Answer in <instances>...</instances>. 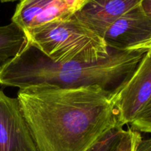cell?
Masks as SVG:
<instances>
[{
    "label": "cell",
    "mask_w": 151,
    "mask_h": 151,
    "mask_svg": "<svg viewBox=\"0 0 151 151\" xmlns=\"http://www.w3.org/2000/svg\"><path fill=\"white\" fill-rule=\"evenodd\" d=\"M17 99L38 151H87L124 126L116 95L98 86H34L19 89Z\"/></svg>",
    "instance_id": "6da1fadb"
},
{
    "label": "cell",
    "mask_w": 151,
    "mask_h": 151,
    "mask_svg": "<svg viewBox=\"0 0 151 151\" xmlns=\"http://www.w3.org/2000/svg\"><path fill=\"white\" fill-rule=\"evenodd\" d=\"M147 52L109 48L108 57L91 63L55 62L27 41L16 57L0 65V85L78 88L98 86L116 95L131 79Z\"/></svg>",
    "instance_id": "7a4b0ae2"
},
{
    "label": "cell",
    "mask_w": 151,
    "mask_h": 151,
    "mask_svg": "<svg viewBox=\"0 0 151 151\" xmlns=\"http://www.w3.org/2000/svg\"><path fill=\"white\" fill-rule=\"evenodd\" d=\"M27 41L55 62L91 63L108 57L101 36L75 16L25 31Z\"/></svg>",
    "instance_id": "3957f363"
},
{
    "label": "cell",
    "mask_w": 151,
    "mask_h": 151,
    "mask_svg": "<svg viewBox=\"0 0 151 151\" xmlns=\"http://www.w3.org/2000/svg\"><path fill=\"white\" fill-rule=\"evenodd\" d=\"M84 0H20L12 22L28 31L50 22L72 17Z\"/></svg>",
    "instance_id": "277c9868"
},
{
    "label": "cell",
    "mask_w": 151,
    "mask_h": 151,
    "mask_svg": "<svg viewBox=\"0 0 151 151\" xmlns=\"http://www.w3.org/2000/svg\"><path fill=\"white\" fill-rule=\"evenodd\" d=\"M0 151H38L19 100L0 90Z\"/></svg>",
    "instance_id": "5b68a950"
},
{
    "label": "cell",
    "mask_w": 151,
    "mask_h": 151,
    "mask_svg": "<svg viewBox=\"0 0 151 151\" xmlns=\"http://www.w3.org/2000/svg\"><path fill=\"white\" fill-rule=\"evenodd\" d=\"M150 97L151 52H147L131 79L116 95L122 125H130Z\"/></svg>",
    "instance_id": "8992f818"
},
{
    "label": "cell",
    "mask_w": 151,
    "mask_h": 151,
    "mask_svg": "<svg viewBox=\"0 0 151 151\" xmlns=\"http://www.w3.org/2000/svg\"><path fill=\"white\" fill-rule=\"evenodd\" d=\"M103 38L109 48L135 50L151 38V19L139 4L114 22Z\"/></svg>",
    "instance_id": "52a82bcc"
},
{
    "label": "cell",
    "mask_w": 151,
    "mask_h": 151,
    "mask_svg": "<svg viewBox=\"0 0 151 151\" xmlns=\"http://www.w3.org/2000/svg\"><path fill=\"white\" fill-rule=\"evenodd\" d=\"M142 0H84L74 16L101 36L118 19L141 4Z\"/></svg>",
    "instance_id": "ba28073f"
},
{
    "label": "cell",
    "mask_w": 151,
    "mask_h": 151,
    "mask_svg": "<svg viewBox=\"0 0 151 151\" xmlns=\"http://www.w3.org/2000/svg\"><path fill=\"white\" fill-rule=\"evenodd\" d=\"M27 43L24 31L13 22L0 26V63L17 56Z\"/></svg>",
    "instance_id": "9c48e42d"
},
{
    "label": "cell",
    "mask_w": 151,
    "mask_h": 151,
    "mask_svg": "<svg viewBox=\"0 0 151 151\" xmlns=\"http://www.w3.org/2000/svg\"><path fill=\"white\" fill-rule=\"evenodd\" d=\"M125 132V130L123 128L111 130L87 151H116Z\"/></svg>",
    "instance_id": "30bf717a"
},
{
    "label": "cell",
    "mask_w": 151,
    "mask_h": 151,
    "mask_svg": "<svg viewBox=\"0 0 151 151\" xmlns=\"http://www.w3.org/2000/svg\"><path fill=\"white\" fill-rule=\"evenodd\" d=\"M130 125L133 131L151 133V97Z\"/></svg>",
    "instance_id": "8fae6325"
},
{
    "label": "cell",
    "mask_w": 151,
    "mask_h": 151,
    "mask_svg": "<svg viewBox=\"0 0 151 151\" xmlns=\"http://www.w3.org/2000/svg\"><path fill=\"white\" fill-rule=\"evenodd\" d=\"M142 137L140 133L131 130H125V134L116 151H135L137 142Z\"/></svg>",
    "instance_id": "7c38bea8"
},
{
    "label": "cell",
    "mask_w": 151,
    "mask_h": 151,
    "mask_svg": "<svg viewBox=\"0 0 151 151\" xmlns=\"http://www.w3.org/2000/svg\"><path fill=\"white\" fill-rule=\"evenodd\" d=\"M135 151H151V137L147 139L141 137L137 142Z\"/></svg>",
    "instance_id": "4fadbf2b"
},
{
    "label": "cell",
    "mask_w": 151,
    "mask_h": 151,
    "mask_svg": "<svg viewBox=\"0 0 151 151\" xmlns=\"http://www.w3.org/2000/svg\"><path fill=\"white\" fill-rule=\"evenodd\" d=\"M140 6L146 16L151 19V0H142Z\"/></svg>",
    "instance_id": "5bb4252c"
},
{
    "label": "cell",
    "mask_w": 151,
    "mask_h": 151,
    "mask_svg": "<svg viewBox=\"0 0 151 151\" xmlns=\"http://www.w3.org/2000/svg\"><path fill=\"white\" fill-rule=\"evenodd\" d=\"M135 50H143L146 52H151V38L144 44L137 47Z\"/></svg>",
    "instance_id": "9a60e30c"
},
{
    "label": "cell",
    "mask_w": 151,
    "mask_h": 151,
    "mask_svg": "<svg viewBox=\"0 0 151 151\" xmlns=\"http://www.w3.org/2000/svg\"><path fill=\"white\" fill-rule=\"evenodd\" d=\"M1 2H8V1H19V0H0Z\"/></svg>",
    "instance_id": "2e32d148"
}]
</instances>
